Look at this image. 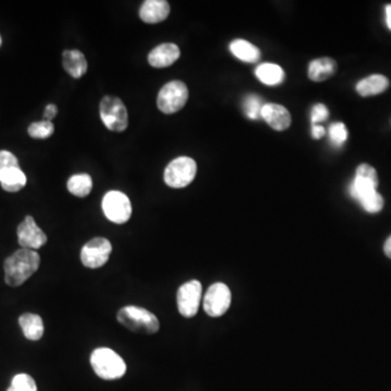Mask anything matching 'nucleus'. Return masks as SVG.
<instances>
[{
	"mask_svg": "<svg viewBox=\"0 0 391 391\" xmlns=\"http://www.w3.org/2000/svg\"><path fill=\"white\" fill-rule=\"evenodd\" d=\"M41 265V257L35 250L19 249L6 259L4 263L5 280L9 286L24 284Z\"/></svg>",
	"mask_w": 391,
	"mask_h": 391,
	"instance_id": "obj_1",
	"label": "nucleus"
},
{
	"mask_svg": "<svg viewBox=\"0 0 391 391\" xmlns=\"http://www.w3.org/2000/svg\"><path fill=\"white\" fill-rule=\"evenodd\" d=\"M118 323L139 334H156L160 328L159 320L153 312L136 305H128L118 312Z\"/></svg>",
	"mask_w": 391,
	"mask_h": 391,
	"instance_id": "obj_2",
	"label": "nucleus"
},
{
	"mask_svg": "<svg viewBox=\"0 0 391 391\" xmlns=\"http://www.w3.org/2000/svg\"><path fill=\"white\" fill-rule=\"evenodd\" d=\"M91 364L97 376L106 380H118L126 373L124 360L109 348H98L91 355Z\"/></svg>",
	"mask_w": 391,
	"mask_h": 391,
	"instance_id": "obj_3",
	"label": "nucleus"
},
{
	"mask_svg": "<svg viewBox=\"0 0 391 391\" xmlns=\"http://www.w3.org/2000/svg\"><path fill=\"white\" fill-rule=\"evenodd\" d=\"M101 121L111 132L121 133L128 128V113L126 105L116 96H106L101 101Z\"/></svg>",
	"mask_w": 391,
	"mask_h": 391,
	"instance_id": "obj_4",
	"label": "nucleus"
},
{
	"mask_svg": "<svg viewBox=\"0 0 391 391\" xmlns=\"http://www.w3.org/2000/svg\"><path fill=\"white\" fill-rule=\"evenodd\" d=\"M188 96V88L185 83L181 81L166 83L158 93V108L166 114L176 113L185 107Z\"/></svg>",
	"mask_w": 391,
	"mask_h": 391,
	"instance_id": "obj_5",
	"label": "nucleus"
},
{
	"mask_svg": "<svg viewBox=\"0 0 391 391\" xmlns=\"http://www.w3.org/2000/svg\"><path fill=\"white\" fill-rule=\"evenodd\" d=\"M197 173V163L189 157H178L172 160L164 170V182L172 188L188 186Z\"/></svg>",
	"mask_w": 391,
	"mask_h": 391,
	"instance_id": "obj_6",
	"label": "nucleus"
},
{
	"mask_svg": "<svg viewBox=\"0 0 391 391\" xmlns=\"http://www.w3.org/2000/svg\"><path fill=\"white\" fill-rule=\"evenodd\" d=\"M103 211L112 223L124 224L132 216V203L126 193L118 191H108L103 198Z\"/></svg>",
	"mask_w": 391,
	"mask_h": 391,
	"instance_id": "obj_7",
	"label": "nucleus"
},
{
	"mask_svg": "<svg viewBox=\"0 0 391 391\" xmlns=\"http://www.w3.org/2000/svg\"><path fill=\"white\" fill-rule=\"evenodd\" d=\"M232 303L230 288L223 283L211 285L203 299V309L211 318H218L228 312Z\"/></svg>",
	"mask_w": 391,
	"mask_h": 391,
	"instance_id": "obj_8",
	"label": "nucleus"
},
{
	"mask_svg": "<svg viewBox=\"0 0 391 391\" xmlns=\"http://www.w3.org/2000/svg\"><path fill=\"white\" fill-rule=\"evenodd\" d=\"M112 253V245L107 238L91 239L81 251V261L88 268H99L105 265Z\"/></svg>",
	"mask_w": 391,
	"mask_h": 391,
	"instance_id": "obj_9",
	"label": "nucleus"
},
{
	"mask_svg": "<svg viewBox=\"0 0 391 391\" xmlns=\"http://www.w3.org/2000/svg\"><path fill=\"white\" fill-rule=\"evenodd\" d=\"M201 293L203 286L200 282L196 280H189L178 288L176 300L178 311L184 318L191 319L197 314L200 305Z\"/></svg>",
	"mask_w": 391,
	"mask_h": 391,
	"instance_id": "obj_10",
	"label": "nucleus"
},
{
	"mask_svg": "<svg viewBox=\"0 0 391 391\" xmlns=\"http://www.w3.org/2000/svg\"><path fill=\"white\" fill-rule=\"evenodd\" d=\"M16 234H18L19 245L24 249L36 250L45 246L47 243V236L45 233L37 226L34 218L31 215L26 216L23 220L22 223L19 225Z\"/></svg>",
	"mask_w": 391,
	"mask_h": 391,
	"instance_id": "obj_11",
	"label": "nucleus"
},
{
	"mask_svg": "<svg viewBox=\"0 0 391 391\" xmlns=\"http://www.w3.org/2000/svg\"><path fill=\"white\" fill-rule=\"evenodd\" d=\"M378 186V176L375 168L370 164H360L355 171V178L350 185V195L359 198L366 191H376Z\"/></svg>",
	"mask_w": 391,
	"mask_h": 391,
	"instance_id": "obj_12",
	"label": "nucleus"
},
{
	"mask_svg": "<svg viewBox=\"0 0 391 391\" xmlns=\"http://www.w3.org/2000/svg\"><path fill=\"white\" fill-rule=\"evenodd\" d=\"M181 51L173 43H164L153 48L148 55V62L153 68H162L172 66L180 58Z\"/></svg>",
	"mask_w": 391,
	"mask_h": 391,
	"instance_id": "obj_13",
	"label": "nucleus"
},
{
	"mask_svg": "<svg viewBox=\"0 0 391 391\" xmlns=\"http://www.w3.org/2000/svg\"><path fill=\"white\" fill-rule=\"evenodd\" d=\"M261 118L275 131H285L290 126L291 116L288 110L278 103H265Z\"/></svg>",
	"mask_w": 391,
	"mask_h": 391,
	"instance_id": "obj_14",
	"label": "nucleus"
},
{
	"mask_svg": "<svg viewBox=\"0 0 391 391\" xmlns=\"http://www.w3.org/2000/svg\"><path fill=\"white\" fill-rule=\"evenodd\" d=\"M170 14V5L166 0H146L139 9V16L145 23L156 24L166 20Z\"/></svg>",
	"mask_w": 391,
	"mask_h": 391,
	"instance_id": "obj_15",
	"label": "nucleus"
},
{
	"mask_svg": "<svg viewBox=\"0 0 391 391\" xmlns=\"http://www.w3.org/2000/svg\"><path fill=\"white\" fill-rule=\"evenodd\" d=\"M62 64H64V70L73 78H82L84 74H86L87 68H88L86 58L78 49L64 51V55H62Z\"/></svg>",
	"mask_w": 391,
	"mask_h": 391,
	"instance_id": "obj_16",
	"label": "nucleus"
},
{
	"mask_svg": "<svg viewBox=\"0 0 391 391\" xmlns=\"http://www.w3.org/2000/svg\"><path fill=\"white\" fill-rule=\"evenodd\" d=\"M26 174L19 168H0V184L4 191L8 193H16L26 186Z\"/></svg>",
	"mask_w": 391,
	"mask_h": 391,
	"instance_id": "obj_17",
	"label": "nucleus"
},
{
	"mask_svg": "<svg viewBox=\"0 0 391 391\" xmlns=\"http://www.w3.org/2000/svg\"><path fill=\"white\" fill-rule=\"evenodd\" d=\"M337 71V64L332 58H319L309 66V78L313 82H323L332 78Z\"/></svg>",
	"mask_w": 391,
	"mask_h": 391,
	"instance_id": "obj_18",
	"label": "nucleus"
},
{
	"mask_svg": "<svg viewBox=\"0 0 391 391\" xmlns=\"http://www.w3.org/2000/svg\"><path fill=\"white\" fill-rule=\"evenodd\" d=\"M230 51L237 59L247 64H255L261 58V51L257 46L245 39H235L230 44Z\"/></svg>",
	"mask_w": 391,
	"mask_h": 391,
	"instance_id": "obj_19",
	"label": "nucleus"
},
{
	"mask_svg": "<svg viewBox=\"0 0 391 391\" xmlns=\"http://www.w3.org/2000/svg\"><path fill=\"white\" fill-rule=\"evenodd\" d=\"M389 86V80L382 74H373L369 78H363L357 84V91L362 97L380 95L384 93Z\"/></svg>",
	"mask_w": 391,
	"mask_h": 391,
	"instance_id": "obj_20",
	"label": "nucleus"
},
{
	"mask_svg": "<svg viewBox=\"0 0 391 391\" xmlns=\"http://www.w3.org/2000/svg\"><path fill=\"white\" fill-rule=\"evenodd\" d=\"M19 324L22 328L23 334L29 340L36 341L43 337L44 322L41 316L34 313H26L20 316Z\"/></svg>",
	"mask_w": 391,
	"mask_h": 391,
	"instance_id": "obj_21",
	"label": "nucleus"
},
{
	"mask_svg": "<svg viewBox=\"0 0 391 391\" xmlns=\"http://www.w3.org/2000/svg\"><path fill=\"white\" fill-rule=\"evenodd\" d=\"M255 76L263 84L275 86L285 80V72L278 64H263L255 68Z\"/></svg>",
	"mask_w": 391,
	"mask_h": 391,
	"instance_id": "obj_22",
	"label": "nucleus"
},
{
	"mask_svg": "<svg viewBox=\"0 0 391 391\" xmlns=\"http://www.w3.org/2000/svg\"><path fill=\"white\" fill-rule=\"evenodd\" d=\"M66 187L73 196L84 198L91 193V189H93V180L89 174H76L68 178Z\"/></svg>",
	"mask_w": 391,
	"mask_h": 391,
	"instance_id": "obj_23",
	"label": "nucleus"
},
{
	"mask_svg": "<svg viewBox=\"0 0 391 391\" xmlns=\"http://www.w3.org/2000/svg\"><path fill=\"white\" fill-rule=\"evenodd\" d=\"M357 201H360L362 207L369 213H378L384 208V199L377 191H367L360 196Z\"/></svg>",
	"mask_w": 391,
	"mask_h": 391,
	"instance_id": "obj_24",
	"label": "nucleus"
},
{
	"mask_svg": "<svg viewBox=\"0 0 391 391\" xmlns=\"http://www.w3.org/2000/svg\"><path fill=\"white\" fill-rule=\"evenodd\" d=\"M28 132L32 138H49L55 132V126H54L51 121H39V122H34V123L31 124L29 126Z\"/></svg>",
	"mask_w": 391,
	"mask_h": 391,
	"instance_id": "obj_25",
	"label": "nucleus"
},
{
	"mask_svg": "<svg viewBox=\"0 0 391 391\" xmlns=\"http://www.w3.org/2000/svg\"><path fill=\"white\" fill-rule=\"evenodd\" d=\"M265 103H263L261 98L257 95H249L243 101V111L249 118L258 120L261 118L262 108Z\"/></svg>",
	"mask_w": 391,
	"mask_h": 391,
	"instance_id": "obj_26",
	"label": "nucleus"
},
{
	"mask_svg": "<svg viewBox=\"0 0 391 391\" xmlns=\"http://www.w3.org/2000/svg\"><path fill=\"white\" fill-rule=\"evenodd\" d=\"M7 391H37L36 382L29 374H18L12 378Z\"/></svg>",
	"mask_w": 391,
	"mask_h": 391,
	"instance_id": "obj_27",
	"label": "nucleus"
},
{
	"mask_svg": "<svg viewBox=\"0 0 391 391\" xmlns=\"http://www.w3.org/2000/svg\"><path fill=\"white\" fill-rule=\"evenodd\" d=\"M328 133H330V141L336 146L344 145L348 139V131L346 126L341 122L330 124Z\"/></svg>",
	"mask_w": 391,
	"mask_h": 391,
	"instance_id": "obj_28",
	"label": "nucleus"
},
{
	"mask_svg": "<svg viewBox=\"0 0 391 391\" xmlns=\"http://www.w3.org/2000/svg\"><path fill=\"white\" fill-rule=\"evenodd\" d=\"M330 116V111H328L327 107L323 103H316L312 108L311 112V121L312 124H319L324 121L327 120Z\"/></svg>",
	"mask_w": 391,
	"mask_h": 391,
	"instance_id": "obj_29",
	"label": "nucleus"
},
{
	"mask_svg": "<svg viewBox=\"0 0 391 391\" xmlns=\"http://www.w3.org/2000/svg\"><path fill=\"white\" fill-rule=\"evenodd\" d=\"M18 158L7 151H0V168H19Z\"/></svg>",
	"mask_w": 391,
	"mask_h": 391,
	"instance_id": "obj_30",
	"label": "nucleus"
},
{
	"mask_svg": "<svg viewBox=\"0 0 391 391\" xmlns=\"http://www.w3.org/2000/svg\"><path fill=\"white\" fill-rule=\"evenodd\" d=\"M58 114V107L54 103H49V105L46 107L45 113H44V118L45 120L51 121L53 118H56V116Z\"/></svg>",
	"mask_w": 391,
	"mask_h": 391,
	"instance_id": "obj_31",
	"label": "nucleus"
},
{
	"mask_svg": "<svg viewBox=\"0 0 391 391\" xmlns=\"http://www.w3.org/2000/svg\"><path fill=\"white\" fill-rule=\"evenodd\" d=\"M312 137L314 139H321L325 135V128L320 124H313L311 130Z\"/></svg>",
	"mask_w": 391,
	"mask_h": 391,
	"instance_id": "obj_32",
	"label": "nucleus"
},
{
	"mask_svg": "<svg viewBox=\"0 0 391 391\" xmlns=\"http://www.w3.org/2000/svg\"><path fill=\"white\" fill-rule=\"evenodd\" d=\"M385 12H386V24L388 26L389 30L391 31V5H387L385 8Z\"/></svg>",
	"mask_w": 391,
	"mask_h": 391,
	"instance_id": "obj_33",
	"label": "nucleus"
},
{
	"mask_svg": "<svg viewBox=\"0 0 391 391\" xmlns=\"http://www.w3.org/2000/svg\"><path fill=\"white\" fill-rule=\"evenodd\" d=\"M384 251L386 253L387 257L391 259V236L387 239L386 243L384 245Z\"/></svg>",
	"mask_w": 391,
	"mask_h": 391,
	"instance_id": "obj_34",
	"label": "nucleus"
},
{
	"mask_svg": "<svg viewBox=\"0 0 391 391\" xmlns=\"http://www.w3.org/2000/svg\"><path fill=\"white\" fill-rule=\"evenodd\" d=\"M1 44H3V39H1V36H0V47H1Z\"/></svg>",
	"mask_w": 391,
	"mask_h": 391,
	"instance_id": "obj_35",
	"label": "nucleus"
}]
</instances>
